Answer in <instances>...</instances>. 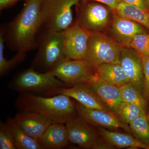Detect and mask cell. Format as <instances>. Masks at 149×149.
I'll return each instance as SVG.
<instances>
[{"mask_svg":"<svg viewBox=\"0 0 149 149\" xmlns=\"http://www.w3.org/2000/svg\"><path fill=\"white\" fill-rule=\"evenodd\" d=\"M84 1H91L101 3L105 5L109 8L113 10H115L118 4L123 1L122 0H84Z\"/></svg>","mask_w":149,"mask_h":149,"instance_id":"obj_30","label":"cell"},{"mask_svg":"<svg viewBox=\"0 0 149 149\" xmlns=\"http://www.w3.org/2000/svg\"><path fill=\"white\" fill-rule=\"evenodd\" d=\"M25 1L21 11L5 25V44L10 49L17 53H27L37 49L41 30L42 0Z\"/></svg>","mask_w":149,"mask_h":149,"instance_id":"obj_1","label":"cell"},{"mask_svg":"<svg viewBox=\"0 0 149 149\" xmlns=\"http://www.w3.org/2000/svg\"><path fill=\"white\" fill-rule=\"evenodd\" d=\"M123 2L138 7L143 10L149 12V7L145 0H122Z\"/></svg>","mask_w":149,"mask_h":149,"instance_id":"obj_29","label":"cell"},{"mask_svg":"<svg viewBox=\"0 0 149 149\" xmlns=\"http://www.w3.org/2000/svg\"><path fill=\"white\" fill-rule=\"evenodd\" d=\"M147 118H148V121L149 122V110L148 112L147 113Z\"/></svg>","mask_w":149,"mask_h":149,"instance_id":"obj_33","label":"cell"},{"mask_svg":"<svg viewBox=\"0 0 149 149\" xmlns=\"http://www.w3.org/2000/svg\"><path fill=\"white\" fill-rule=\"evenodd\" d=\"M119 89L123 102L139 106L147 113L148 103L131 83L122 85Z\"/></svg>","mask_w":149,"mask_h":149,"instance_id":"obj_25","label":"cell"},{"mask_svg":"<svg viewBox=\"0 0 149 149\" xmlns=\"http://www.w3.org/2000/svg\"><path fill=\"white\" fill-rule=\"evenodd\" d=\"M80 1L42 0L40 32H62L69 28L73 23L72 7Z\"/></svg>","mask_w":149,"mask_h":149,"instance_id":"obj_4","label":"cell"},{"mask_svg":"<svg viewBox=\"0 0 149 149\" xmlns=\"http://www.w3.org/2000/svg\"><path fill=\"white\" fill-rule=\"evenodd\" d=\"M0 149H16L13 134L7 123L0 122Z\"/></svg>","mask_w":149,"mask_h":149,"instance_id":"obj_27","label":"cell"},{"mask_svg":"<svg viewBox=\"0 0 149 149\" xmlns=\"http://www.w3.org/2000/svg\"><path fill=\"white\" fill-rule=\"evenodd\" d=\"M13 118L29 136L37 141L53 123L47 117L33 111H20Z\"/></svg>","mask_w":149,"mask_h":149,"instance_id":"obj_15","label":"cell"},{"mask_svg":"<svg viewBox=\"0 0 149 149\" xmlns=\"http://www.w3.org/2000/svg\"><path fill=\"white\" fill-rule=\"evenodd\" d=\"M5 25H3L0 31V75L1 77L17 66L26 57V53L17 52L12 58L8 60L5 57Z\"/></svg>","mask_w":149,"mask_h":149,"instance_id":"obj_22","label":"cell"},{"mask_svg":"<svg viewBox=\"0 0 149 149\" xmlns=\"http://www.w3.org/2000/svg\"><path fill=\"white\" fill-rule=\"evenodd\" d=\"M37 49L31 68L40 72L50 71L65 59L63 32L41 31Z\"/></svg>","mask_w":149,"mask_h":149,"instance_id":"obj_3","label":"cell"},{"mask_svg":"<svg viewBox=\"0 0 149 149\" xmlns=\"http://www.w3.org/2000/svg\"><path fill=\"white\" fill-rule=\"evenodd\" d=\"M38 141L43 149H60L66 147L70 141L65 124L52 123Z\"/></svg>","mask_w":149,"mask_h":149,"instance_id":"obj_16","label":"cell"},{"mask_svg":"<svg viewBox=\"0 0 149 149\" xmlns=\"http://www.w3.org/2000/svg\"><path fill=\"white\" fill-rule=\"evenodd\" d=\"M131 83L143 95L144 89V74L141 56L129 47L123 48L119 63Z\"/></svg>","mask_w":149,"mask_h":149,"instance_id":"obj_12","label":"cell"},{"mask_svg":"<svg viewBox=\"0 0 149 149\" xmlns=\"http://www.w3.org/2000/svg\"><path fill=\"white\" fill-rule=\"evenodd\" d=\"M146 112L141 107L134 104L122 102L117 110L116 115L122 122L129 125L142 114Z\"/></svg>","mask_w":149,"mask_h":149,"instance_id":"obj_24","label":"cell"},{"mask_svg":"<svg viewBox=\"0 0 149 149\" xmlns=\"http://www.w3.org/2000/svg\"><path fill=\"white\" fill-rule=\"evenodd\" d=\"M128 47L136 51L141 57L149 55V35L142 33L136 35L130 41Z\"/></svg>","mask_w":149,"mask_h":149,"instance_id":"obj_26","label":"cell"},{"mask_svg":"<svg viewBox=\"0 0 149 149\" xmlns=\"http://www.w3.org/2000/svg\"><path fill=\"white\" fill-rule=\"evenodd\" d=\"M63 34L65 58L85 60L91 32L75 22L69 28L63 31Z\"/></svg>","mask_w":149,"mask_h":149,"instance_id":"obj_9","label":"cell"},{"mask_svg":"<svg viewBox=\"0 0 149 149\" xmlns=\"http://www.w3.org/2000/svg\"><path fill=\"white\" fill-rule=\"evenodd\" d=\"M48 72L58 78L65 85L73 86L86 82L95 74V71L85 60L65 58Z\"/></svg>","mask_w":149,"mask_h":149,"instance_id":"obj_7","label":"cell"},{"mask_svg":"<svg viewBox=\"0 0 149 149\" xmlns=\"http://www.w3.org/2000/svg\"><path fill=\"white\" fill-rule=\"evenodd\" d=\"M95 71L102 79L117 87L129 83L124 70L118 63H104L97 67Z\"/></svg>","mask_w":149,"mask_h":149,"instance_id":"obj_19","label":"cell"},{"mask_svg":"<svg viewBox=\"0 0 149 149\" xmlns=\"http://www.w3.org/2000/svg\"><path fill=\"white\" fill-rule=\"evenodd\" d=\"M133 136L149 147V122L146 113L129 124Z\"/></svg>","mask_w":149,"mask_h":149,"instance_id":"obj_23","label":"cell"},{"mask_svg":"<svg viewBox=\"0 0 149 149\" xmlns=\"http://www.w3.org/2000/svg\"><path fill=\"white\" fill-rule=\"evenodd\" d=\"M8 85L11 89L18 92L47 91L49 95L65 86L58 78L49 72H39L32 68L19 73Z\"/></svg>","mask_w":149,"mask_h":149,"instance_id":"obj_5","label":"cell"},{"mask_svg":"<svg viewBox=\"0 0 149 149\" xmlns=\"http://www.w3.org/2000/svg\"><path fill=\"white\" fill-rule=\"evenodd\" d=\"M75 6L79 13L76 22L91 33L103 28L109 22V10L101 3L81 0Z\"/></svg>","mask_w":149,"mask_h":149,"instance_id":"obj_8","label":"cell"},{"mask_svg":"<svg viewBox=\"0 0 149 149\" xmlns=\"http://www.w3.org/2000/svg\"><path fill=\"white\" fill-rule=\"evenodd\" d=\"M20 1L21 0H0V10L2 11L10 8Z\"/></svg>","mask_w":149,"mask_h":149,"instance_id":"obj_32","label":"cell"},{"mask_svg":"<svg viewBox=\"0 0 149 149\" xmlns=\"http://www.w3.org/2000/svg\"><path fill=\"white\" fill-rule=\"evenodd\" d=\"M144 74L143 96L149 104V55L141 57Z\"/></svg>","mask_w":149,"mask_h":149,"instance_id":"obj_28","label":"cell"},{"mask_svg":"<svg viewBox=\"0 0 149 149\" xmlns=\"http://www.w3.org/2000/svg\"><path fill=\"white\" fill-rule=\"evenodd\" d=\"M116 148L113 146L111 144L103 139L102 140L100 139L97 142L96 145L93 147V149H113Z\"/></svg>","mask_w":149,"mask_h":149,"instance_id":"obj_31","label":"cell"},{"mask_svg":"<svg viewBox=\"0 0 149 149\" xmlns=\"http://www.w3.org/2000/svg\"><path fill=\"white\" fill-rule=\"evenodd\" d=\"M104 103L115 114L123 101L119 87L102 79L95 72L86 82Z\"/></svg>","mask_w":149,"mask_h":149,"instance_id":"obj_14","label":"cell"},{"mask_svg":"<svg viewBox=\"0 0 149 149\" xmlns=\"http://www.w3.org/2000/svg\"><path fill=\"white\" fill-rule=\"evenodd\" d=\"M70 142L84 149H92L100 140L98 133L77 115L65 123Z\"/></svg>","mask_w":149,"mask_h":149,"instance_id":"obj_10","label":"cell"},{"mask_svg":"<svg viewBox=\"0 0 149 149\" xmlns=\"http://www.w3.org/2000/svg\"><path fill=\"white\" fill-rule=\"evenodd\" d=\"M15 104L20 111L38 113L53 123L65 124L77 114L71 98L63 94L46 97L24 93L18 97Z\"/></svg>","mask_w":149,"mask_h":149,"instance_id":"obj_2","label":"cell"},{"mask_svg":"<svg viewBox=\"0 0 149 149\" xmlns=\"http://www.w3.org/2000/svg\"><path fill=\"white\" fill-rule=\"evenodd\" d=\"M99 132L103 139L115 148L149 149L148 146L138 141L130 133L125 134L111 131L101 127L99 128Z\"/></svg>","mask_w":149,"mask_h":149,"instance_id":"obj_18","label":"cell"},{"mask_svg":"<svg viewBox=\"0 0 149 149\" xmlns=\"http://www.w3.org/2000/svg\"><path fill=\"white\" fill-rule=\"evenodd\" d=\"M112 29L115 35L128 47L132 38L136 35L145 33L141 24L136 22L116 15L113 18Z\"/></svg>","mask_w":149,"mask_h":149,"instance_id":"obj_17","label":"cell"},{"mask_svg":"<svg viewBox=\"0 0 149 149\" xmlns=\"http://www.w3.org/2000/svg\"><path fill=\"white\" fill-rule=\"evenodd\" d=\"M122 46L106 35L91 33L85 60L95 70L104 63H119Z\"/></svg>","mask_w":149,"mask_h":149,"instance_id":"obj_6","label":"cell"},{"mask_svg":"<svg viewBox=\"0 0 149 149\" xmlns=\"http://www.w3.org/2000/svg\"><path fill=\"white\" fill-rule=\"evenodd\" d=\"M58 94L66 95L88 108L112 112L95 92L85 83H77L70 88H60L51 95Z\"/></svg>","mask_w":149,"mask_h":149,"instance_id":"obj_13","label":"cell"},{"mask_svg":"<svg viewBox=\"0 0 149 149\" xmlns=\"http://www.w3.org/2000/svg\"><path fill=\"white\" fill-rule=\"evenodd\" d=\"M145 1H146V2L147 4L148 5V6L149 7V0H145Z\"/></svg>","mask_w":149,"mask_h":149,"instance_id":"obj_34","label":"cell"},{"mask_svg":"<svg viewBox=\"0 0 149 149\" xmlns=\"http://www.w3.org/2000/svg\"><path fill=\"white\" fill-rule=\"evenodd\" d=\"M115 11L118 15L136 22L149 30V12L123 1L118 4Z\"/></svg>","mask_w":149,"mask_h":149,"instance_id":"obj_21","label":"cell"},{"mask_svg":"<svg viewBox=\"0 0 149 149\" xmlns=\"http://www.w3.org/2000/svg\"><path fill=\"white\" fill-rule=\"evenodd\" d=\"M74 106L77 114L91 125L105 128H121L127 133H132L129 125L122 122L111 112L88 108L77 102Z\"/></svg>","mask_w":149,"mask_h":149,"instance_id":"obj_11","label":"cell"},{"mask_svg":"<svg viewBox=\"0 0 149 149\" xmlns=\"http://www.w3.org/2000/svg\"><path fill=\"white\" fill-rule=\"evenodd\" d=\"M6 123L13 134L16 149H43L38 141L29 136L13 118H8Z\"/></svg>","mask_w":149,"mask_h":149,"instance_id":"obj_20","label":"cell"}]
</instances>
